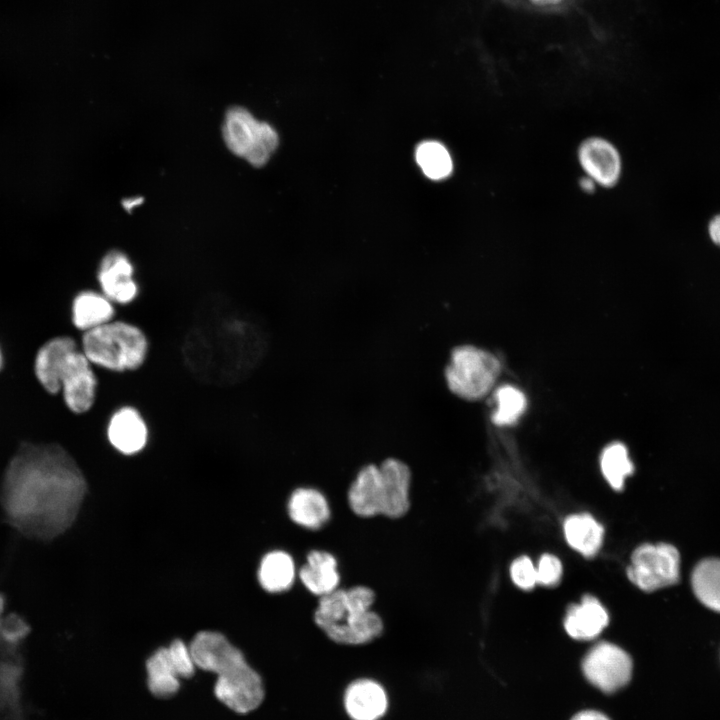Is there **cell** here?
Returning a JSON list of instances; mask_svg holds the SVG:
<instances>
[{"label":"cell","instance_id":"1","mask_svg":"<svg viewBox=\"0 0 720 720\" xmlns=\"http://www.w3.org/2000/svg\"><path fill=\"white\" fill-rule=\"evenodd\" d=\"M87 491L73 457L56 443L20 445L4 473L1 505L24 536L50 540L75 521Z\"/></svg>","mask_w":720,"mask_h":720},{"label":"cell","instance_id":"2","mask_svg":"<svg viewBox=\"0 0 720 720\" xmlns=\"http://www.w3.org/2000/svg\"><path fill=\"white\" fill-rule=\"evenodd\" d=\"M268 347L267 329L254 313L213 295L198 305L182 343V355L198 381L225 387L250 376Z\"/></svg>","mask_w":720,"mask_h":720},{"label":"cell","instance_id":"3","mask_svg":"<svg viewBox=\"0 0 720 720\" xmlns=\"http://www.w3.org/2000/svg\"><path fill=\"white\" fill-rule=\"evenodd\" d=\"M374 600V591L367 586L337 588L320 597L314 612V622L330 640L338 644H367L383 632L381 617L371 609Z\"/></svg>","mask_w":720,"mask_h":720},{"label":"cell","instance_id":"4","mask_svg":"<svg viewBox=\"0 0 720 720\" xmlns=\"http://www.w3.org/2000/svg\"><path fill=\"white\" fill-rule=\"evenodd\" d=\"M411 472L406 463L387 458L360 469L348 491L349 506L360 517L404 516L410 507Z\"/></svg>","mask_w":720,"mask_h":720},{"label":"cell","instance_id":"5","mask_svg":"<svg viewBox=\"0 0 720 720\" xmlns=\"http://www.w3.org/2000/svg\"><path fill=\"white\" fill-rule=\"evenodd\" d=\"M81 350L93 364L114 372L140 368L148 354V340L136 325L110 321L84 332Z\"/></svg>","mask_w":720,"mask_h":720},{"label":"cell","instance_id":"6","mask_svg":"<svg viewBox=\"0 0 720 720\" xmlns=\"http://www.w3.org/2000/svg\"><path fill=\"white\" fill-rule=\"evenodd\" d=\"M500 371V362L493 354L463 345L451 352L445 379L450 391L458 397L478 400L491 390Z\"/></svg>","mask_w":720,"mask_h":720},{"label":"cell","instance_id":"7","mask_svg":"<svg viewBox=\"0 0 720 720\" xmlns=\"http://www.w3.org/2000/svg\"><path fill=\"white\" fill-rule=\"evenodd\" d=\"M222 134L227 148L254 167L265 165L279 144L278 134L247 109L234 106L225 114Z\"/></svg>","mask_w":720,"mask_h":720},{"label":"cell","instance_id":"8","mask_svg":"<svg viewBox=\"0 0 720 720\" xmlns=\"http://www.w3.org/2000/svg\"><path fill=\"white\" fill-rule=\"evenodd\" d=\"M680 556L670 544H643L632 553L627 567L628 579L645 592L676 584L679 580Z\"/></svg>","mask_w":720,"mask_h":720},{"label":"cell","instance_id":"9","mask_svg":"<svg viewBox=\"0 0 720 720\" xmlns=\"http://www.w3.org/2000/svg\"><path fill=\"white\" fill-rule=\"evenodd\" d=\"M581 671L593 687L605 694H614L631 681L633 661L620 646L600 641L584 655Z\"/></svg>","mask_w":720,"mask_h":720},{"label":"cell","instance_id":"10","mask_svg":"<svg viewBox=\"0 0 720 720\" xmlns=\"http://www.w3.org/2000/svg\"><path fill=\"white\" fill-rule=\"evenodd\" d=\"M214 694L231 711L247 714L262 704L265 688L260 674L246 661L216 676Z\"/></svg>","mask_w":720,"mask_h":720},{"label":"cell","instance_id":"11","mask_svg":"<svg viewBox=\"0 0 720 720\" xmlns=\"http://www.w3.org/2000/svg\"><path fill=\"white\" fill-rule=\"evenodd\" d=\"M92 363L79 348L68 356L61 373V391L66 407L82 414L93 406L97 392V377Z\"/></svg>","mask_w":720,"mask_h":720},{"label":"cell","instance_id":"12","mask_svg":"<svg viewBox=\"0 0 720 720\" xmlns=\"http://www.w3.org/2000/svg\"><path fill=\"white\" fill-rule=\"evenodd\" d=\"M577 159L584 175L597 186L612 188L622 174V158L617 147L601 136L585 138L578 146Z\"/></svg>","mask_w":720,"mask_h":720},{"label":"cell","instance_id":"13","mask_svg":"<svg viewBox=\"0 0 720 720\" xmlns=\"http://www.w3.org/2000/svg\"><path fill=\"white\" fill-rule=\"evenodd\" d=\"M134 266L121 251L111 250L102 258L97 279L102 293L113 303L126 305L138 296L139 286L134 277Z\"/></svg>","mask_w":720,"mask_h":720},{"label":"cell","instance_id":"14","mask_svg":"<svg viewBox=\"0 0 720 720\" xmlns=\"http://www.w3.org/2000/svg\"><path fill=\"white\" fill-rule=\"evenodd\" d=\"M78 348L77 342L70 336H56L40 346L34 357V375L49 394L61 391V373L72 351Z\"/></svg>","mask_w":720,"mask_h":720},{"label":"cell","instance_id":"15","mask_svg":"<svg viewBox=\"0 0 720 720\" xmlns=\"http://www.w3.org/2000/svg\"><path fill=\"white\" fill-rule=\"evenodd\" d=\"M110 444L125 455L141 451L148 439V428L140 412L131 406L116 410L107 426Z\"/></svg>","mask_w":720,"mask_h":720},{"label":"cell","instance_id":"16","mask_svg":"<svg viewBox=\"0 0 720 720\" xmlns=\"http://www.w3.org/2000/svg\"><path fill=\"white\" fill-rule=\"evenodd\" d=\"M608 624L607 610L591 595H585L579 604L571 605L563 622L566 633L579 641L597 638Z\"/></svg>","mask_w":720,"mask_h":720},{"label":"cell","instance_id":"17","mask_svg":"<svg viewBox=\"0 0 720 720\" xmlns=\"http://www.w3.org/2000/svg\"><path fill=\"white\" fill-rule=\"evenodd\" d=\"M344 706L352 720H378L385 714L388 700L379 683L360 679L347 687Z\"/></svg>","mask_w":720,"mask_h":720},{"label":"cell","instance_id":"18","mask_svg":"<svg viewBox=\"0 0 720 720\" xmlns=\"http://www.w3.org/2000/svg\"><path fill=\"white\" fill-rule=\"evenodd\" d=\"M298 577L312 594L319 597L328 595L338 588L340 582L337 560L327 551L312 550L299 569Z\"/></svg>","mask_w":720,"mask_h":720},{"label":"cell","instance_id":"19","mask_svg":"<svg viewBox=\"0 0 720 720\" xmlns=\"http://www.w3.org/2000/svg\"><path fill=\"white\" fill-rule=\"evenodd\" d=\"M288 514L297 525L315 530L330 518L326 497L317 489L301 487L293 491L288 501Z\"/></svg>","mask_w":720,"mask_h":720},{"label":"cell","instance_id":"20","mask_svg":"<svg viewBox=\"0 0 720 720\" xmlns=\"http://www.w3.org/2000/svg\"><path fill=\"white\" fill-rule=\"evenodd\" d=\"M73 325L83 332L99 327L113 320V302L103 293L92 290L79 292L72 301Z\"/></svg>","mask_w":720,"mask_h":720},{"label":"cell","instance_id":"21","mask_svg":"<svg viewBox=\"0 0 720 720\" xmlns=\"http://www.w3.org/2000/svg\"><path fill=\"white\" fill-rule=\"evenodd\" d=\"M563 531L569 546L585 557L594 556L603 543L604 528L588 513L568 516Z\"/></svg>","mask_w":720,"mask_h":720},{"label":"cell","instance_id":"22","mask_svg":"<svg viewBox=\"0 0 720 720\" xmlns=\"http://www.w3.org/2000/svg\"><path fill=\"white\" fill-rule=\"evenodd\" d=\"M147 687L153 696L169 698L181 688V678L167 647L155 650L146 660Z\"/></svg>","mask_w":720,"mask_h":720},{"label":"cell","instance_id":"23","mask_svg":"<svg viewBox=\"0 0 720 720\" xmlns=\"http://www.w3.org/2000/svg\"><path fill=\"white\" fill-rule=\"evenodd\" d=\"M296 568L293 558L284 551L267 553L258 569V581L261 587L270 593L287 591L294 583Z\"/></svg>","mask_w":720,"mask_h":720},{"label":"cell","instance_id":"24","mask_svg":"<svg viewBox=\"0 0 720 720\" xmlns=\"http://www.w3.org/2000/svg\"><path fill=\"white\" fill-rule=\"evenodd\" d=\"M692 587L705 606L720 612V560L701 561L692 573Z\"/></svg>","mask_w":720,"mask_h":720},{"label":"cell","instance_id":"25","mask_svg":"<svg viewBox=\"0 0 720 720\" xmlns=\"http://www.w3.org/2000/svg\"><path fill=\"white\" fill-rule=\"evenodd\" d=\"M416 161L425 176L443 180L453 171V161L448 149L437 141H424L416 149Z\"/></svg>","mask_w":720,"mask_h":720},{"label":"cell","instance_id":"26","mask_svg":"<svg viewBox=\"0 0 720 720\" xmlns=\"http://www.w3.org/2000/svg\"><path fill=\"white\" fill-rule=\"evenodd\" d=\"M600 467L605 480L614 490H621L634 467L627 448L620 442L608 445L601 454Z\"/></svg>","mask_w":720,"mask_h":720},{"label":"cell","instance_id":"27","mask_svg":"<svg viewBox=\"0 0 720 720\" xmlns=\"http://www.w3.org/2000/svg\"><path fill=\"white\" fill-rule=\"evenodd\" d=\"M497 407L492 414V421L499 426L511 425L517 421L527 406L522 391L511 385H505L495 392Z\"/></svg>","mask_w":720,"mask_h":720},{"label":"cell","instance_id":"28","mask_svg":"<svg viewBox=\"0 0 720 720\" xmlns=\"http://www.w3.org/2000/svg\"><path fill=\"white\" fill-rule=\"evenodd\" d=\"M167 648L180 678H192L196 672V666L190 648L180 639L173 640Z\"/></svg>","mask_w":720,"mask_h":720},{"label":"cell","instance_id":"29","mask_svg":"<svg viewBox=\"0 0 720 720\" xmlns=\"http://www.w3.org/2000/svg\"><path fill=\"white\" fill-rule=\"evenodd\" d=\"M510 576L513 583L523 590H531L537 584L536 567L528 556H520L512 562Z\"/></svg>","mask_w":720,"mask_h":720},{"label":"cell","instance_id":"30","mask_svg":"<svg viewBox=\"0 0 720 720\" xmlns=\"http://www.w3.org/2000/svg\"><path fill=\"white\" fill-rule=\"evenodd\" d=\"M563 567L558 557L553 554L544 553L541 555L536 567L537 584L543 586H554L560 582Z\"/></svg>","mask_w":720,"mask_h":720},{"label":"cell","instance_id":"31","mask_svg":"<svg viewBox=\"0 0 720 720\" xmlns=\"http://www.w3.org/2000/svg\"><path fill=\"white\" fill-rule=\"evenodd\" d=\"M570 720H611V718L602 711L584 709L575 713Z\"/></svg>","mask_w":720,"mask_h":720},{"label":"cell","instance_id":"32","mask_svg":"<svg viewBox=\"0 0 720 720\" xmlns=\"http://www.w3.org/2000/svg\"><path fill=\"white\" fill-rule=\"evenodd\" d=\"M708 230L712 241L720 246V215L710 221Z\"/></svg>","mask_w":720,"mask_h":720},{"label":"cell","instance_id":"33","mask_svg":"<svg viewBox=\"0 0 720 720\" xmlns=\"http://www.w3.org/2000/svg\"><path fill=\"white\" fill-rule=\"evenodd\" d=\"M579 187L582 192L591 194L595 191L597 185L591 178L584 175L579 180Z\"/></svg>","mask_w":720,"mask_h":720},{"label":"cell","instance_id":"34","mask_svg":"<svg viewBox=\"0 0 720 720\" xmlns=\"http://www.w3.org/2000/svg\"><path fill=\"white\" fill-rule=\"evenodd\" d=\"M143 203L142 197H130L122 201V205L124 209L128 212H130L135 207L141 205Z\"/></svg>","mask_w":720,"mask_h":720},{"label":"cell","instance_id":"35","mask_svg":"<svg viewBox=\"0 0 720 720\" xmlns=\"http://www.w3.org/2000/svg\"><path fill=\"white\" fill-rule=\"evenodd\" d=\"M530 1H532L533 3L538 4V5H554V4L561 2L562 0H530Z\"/></svg>","mask_w":720,"mask_h":720},{"label":"cell","instance_id":"36","mask_svg":"<svg viewBox=\"0 0 720 720\" xmlns=\"http://www.w3.org/2000/svg\"><path fill=\"white\" fill-rule=\"evenodd\" d=\"M4 606H5V600H4L3 596L0 594V624H1V621L3 618L2 616H3Z\"/></svg>","mask_w":720,"mask_h":720},{"label":"cell","instance_id":"37","mask_svg":"<svg viewBox=\"0 0 720 720\" xmlns=\"http://www.w3.org/2000/svg\"><path fill=\"white\" fill-rule=\"evenodd\" d=\"M2 366H3V354H2L1 347H0V370H1Z\"/></svg>","mask_w":720,"mask_h":720}]
</instances>
